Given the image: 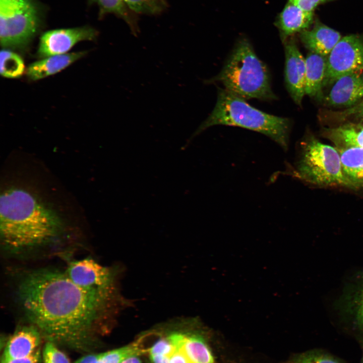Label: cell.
I'll return each mask as SVG.
<instances>
[{
    "label": "cell",
    "instance_id": "15",
    "mask_svg": "<svg viewBox=\"0 0 363 363\" xmlns=\"http://www.w3.org/2000/svg\"><path fill=\"white\" fill-rule=\"evenodd\" d=\"M300 37L305 46L310 52L327 56L341 38L340 33L317 21L310 30L300 32Z\"/></svg>",
    "mask_w": 363,
    "mask_h": 363
},
{
    "label": "cell",
    "instance_id": "28",
    "mask_svg": "<svg viewBox=\"0 0 363 363\" xmlns=\"http://www.w3.org/2000/svg\"><path fill=\"white\" fill-rule=\"evenodd\" d=\"M321 1L323 0H289V3L304 11L313 12L314 8Z\"/></svg>",
    "mask_w": 363,
    "mask_h": 363
},
{
    "label": "cell",
    "instance_id": "2",
    "mask_svg": "<svg viewBox=\"0 0 363 363\" xmlns=\"http://www.w3.org/2000/svg\"><path fill=\"white\" fill-rule=\"evenodd\" d=\"M61 222L56 215L29 192L13 189L0 200V230L4 248L21 253L43 247L59 234Z\"/></svg>",
    "mask_w": 363,
    "mask_h": 363
},
{
    "label": "cell",
    "instance_id": "35",
    "mask_svg": "<svg viewBox=\"0 0 363 363\" xmlns=\"http://www.w3.org/2000/svg\"><path fill=\"white\" fill-rule=\"evenodd\" d=\"M361 363H363V354H362V362Z\"/></svg>",
    "mask_w": 363,
    "mask_h": 363
},
{
    "label": "cell",
    "instance_id": "13",
    "mask_svg": "<svg viewBox=\"0 0 363 363\" xmlns=\"http://www.w3.org/2000/svg\"><path fill=\"white\" fill-rule=\"evenodd\" d=\"M40 340L41 333L34 325L20 328L8 340L2 363L31 355L38 349Z\"/></svg>",
    "mask_w": 363,
    "mask_h": 363
},
{
    "label": "cell",
    "instance_id": "34",
    "mask_svg": "<svg viewBox=\"0 0 363 363\" xmlns=\"http://www.w3.org/2000/svg\"><path fill=\"white\" fill-rule=\"evenodd\" d=\"M139 355H133L124 359L120 363H143Z\"/></svg>",
    "mask_w": 363,
    "mask_h": 363
},
{
    "label": "cell",
    "instance_id": "14",
    "mask_svg": "<svg viewBox=\"0 0 363 363\" xmlns=\"http://www.w3.org/2000/svg\"><path fill=\"white\" fill-rule=\"evenodd\" d=\"M339 307L355 328L363 332V272L357 274L346 286Z\"/></svg>",
    "mask_w": 363,
    "mask_h": 363
},
{
    "label": "cell",
    "instance_id": "26",
    "mask_svg": "<svg viewBox=\"0 0 363 363\" xmlns=\"http://www.w3.org/2000/svg\"><path fill=\"white\" fill-rule=\"evenodd\" d=\"M42 359L43 363H70L67 355L49 341L44 346Z\"/></svg>",
    "mask_w": 363,
    "mask_h": 363
},
{
    "label": "cell",
    "instance_id": "25",
    "mask_svg": "<svg viewBox=\"0 0 363 363\" xmlns=\"http://www.w3.org/2000/svg\"><path fill=\"white\" fill-rule=\"evenodd\" d=\"M291 363H342L333 355L319 349H314L295 355Z\"/></svg>",
    "mask_w": 363,
    "mask_h": 363
},
{
    "label": "cell",
    "instance_id": "9",
    "mask_svg": "<svg viewBox=\"0 0 363 363\" xmlns=\"http://www.w3.org/2000/svg\"><path fill=\"white\" fill-rule=\"evenodd\" d=\"M97 34L95 29L89 26L47 31L40 38L37 55L44 58L67 53L79 42L94 40Z\"/></svg>",
    "mask_w": 363,
    "mask_h": 363
},
{
    "label": "cell",
    "instance_id": "18",
    "mask_svg": "<svg viewBox=\"0 0 363 363\" xmlns=\"http://www.w3.org/2000/svg\"><path fill=\"white\" fill-rule=\"evenodd\" d=\"M323 133L337 148L363 147V123H346L335 127L326 128Z\"/></svg>",
    "mask_w": 363,
    "mask_h": 363
},
{
    "label": "cell",
    "instance_id": "24",
    "mask_svg": "<svg viewBox=\"0 0 363 363\" xmlns=\"http://www.w3.org/2000/svg\"><path fill=\"white\" fill-rule=\"evenodd\" d=\"M143 351L137 345L130 344L100 353L97 363H120L126 358L133 355H140Z\"/></svg>",
    "mask_w": 363,
    "mask_h": 363
},
{
    "label": "cell",
    "instance_id": "10",
    "mask_svg": "<svg viewBox=\"0 0 363 363\" xmlns=\"http://www.w3.org/2000/svg\"><path fill=\"white\" fill-rule=\"evenodd\" d=\"M284 50L286 87L294 102L297 105H301L306 95V59L293 42L286 43Z\"/></svg>",
    "mask_w": 363,
    "mask_h": 363
},
{
    "label": "cell",
    "instance_id": "22",
    "mask_svg": "<svg viewBox=\"0 0 363 363\" xmlns=\"http://www.w3.org/2000/svg\"><path fill=\"white\" fill-rule=\"evenodd\" d=\"M0 57V73L2 76L14 79L22 76L25 65L19 55L8 49H4L1 51Z\"/></svg>",
    "mask_w": 363,
    "mask_h": 363
},
{
    "label": "cell",
    "instance_id": "12",
    "mask_svg": "<svg viewBox=\"0 0 363 363\" xmlns=\"http://www.w3.org/2000/svg\"><path fill=\"white\" fill-rule=\"evenodd\" d=\"M167 338L186 363H214L211 351L201 336L174 332Z\"/></svg>",
    "mask_w": 363,
    "mask_h": 363
},
{
    "label": "cell",
    "instance_id": "32",
    "mask_svg": "<svg viewBox=\"0 0 363 363\" xmlns=\"http://www.w3.org/2000/svg\"><path fill=\"white\" fill-rule=\"evenodd\" d=\"M170 363H186L182 354L175 349L169 356Z\"/></svg>",
    "mask_w": 363,
    "mask_h": 363
},
{
    "label": "cell",
    "instance_id": "17",
    "mask_svg": "<svg viewBox=\"0 0 363 363\" xmlns=\"http://www.w3.org/2000/svg\"><path fill=\"white\" fill-rule=\"evenodd\" d=\"M305 59V94L311 97H321L326 69L327 56L310 51Z\"/></svg>",
    "mask_w": 363,
    "mask_h": 363
},
{
    "label": "cell",
    "instance_id": "16",
    "mask_svg": "<svg viewBox=\"0 0 363 363\" xmlns=\"http://www.w3.org/2000/svg\"><path fill=\"white\" fill-rule=\"evenodd\" d=\"M86 53L85 51H79L44 57L28 67L27 76L31 80L36 81L54 75L82 57Z\"/></svg>",
    "mask_w": 363,
    "mask_h": 363
},
{
    "label": "cell",
    "instance_id": "11",
    "mask_svg": "<svg viewBox=\"0 0 363 363\" xmlns=\"http://www.w3.org/2000/svg\"><path fill=\"white\" fill-rule=\"evenodd\" d=\"M325 97L327 105L351 107L363 99V71L344 75L336 80Z\"/></svg>",
    "mask_w": 363,
    "mask_h": 363
},
{
    "label": "cell",
    "instance_id": "21",
    "mask_svg": "<svg viewBox=\"0 0 363 363\" xmlns=\"http://www.w3.org/2000/svg\"><path fill=\"white\" fill-rule=\"evenodd\" d=\"M90 1L98 6L100 17L107 14H113L126 22L133 35H138L140 29L136 14L128 8L124 0Z\"/></svg>",
    "mask_w": 363,
    "mask_h": 363
},
{
    "label": "cell",
    "instance_id": "30",
    "mask_svg": "<svg viewBox=\"0 0 363 363\" xmlns=\"http://www.w3.org/2000/svg\"><path fill=\"white\" fill-rule=\"evenodd\" d=\"M40 352L38 348L31 355L17 359H12L7 363H40Z\"/></svg>",
    "mask_w": 363,
    "mask_h": 363
},
{
    "label": "cell",
    "instance_id": "29",
    "mask_svg": "<svg viewBox=\"0 0 363 363\" xmlns=\"http://www.w3.org/2000/svg\"><path fill=\"white\" fill-rule=\"evenodd\" d=\"M344 116L354 115L363 123V99L355 105L343 112Z\"/></svg>",
    "mask_w": 363,
    "mask_h": 363
},
{
    "label": "cell",
    "instance_id": "31",
    "mask_svg": "<svg viewBox=\"0 0 363 363\" xmlns=\"http://www.w3.org/2000/svg\"><path fill=\"white\" fill-rule=\"evenodd\" d=\"M100 353L90 354L84 356L75 363H97Z\"/></svg>",
    "mask_w": 363,
    "mask_h": 363
},
{
    "label": "cell",
    "instance_id": "6",
    "mask_svg": "<svg viewBox=\"0 0 363 363\" xmlns=\"http://www.w3.org/2000/svg\"><path fill=\"white\" fill-rule=\"evenodd\" d=\"M40 26L33 0H0V42L4 49H20L35 36Z\"/></svg>",
    "mask_w": 363,
    "mask_h": 363
},
{
    "label": "cell",
    "instance_id": "19",
    "mask_svg": "<svg viewBox=\"0 0 363 363\" xmlns=\"http://www.w3.org/2000/svg\"><path fill=\"white\" fill-rule=\"evenodd\" d=\"M313 12L304 11L289 3L280 15L278 26L284 38L297 32H301L311 24Z\"/></svg>",
    "mask_w": 363,
    "mask_h": 363
},
{
    "label": "cell",
    "instance_id": "8",
    "mask_svg": "<svg viewBox=\"0 0 363 363\" xmlns=\"http://www.w3.org/2000/svg\"><path fill=\"white\" fill-rule=\"evenodd\" d=\"M65 273L70 279L81 287L99 291L114 290L112 271L101 266L92 258L71 262Z\"/></svg>",
    "mask_w": 363,
    "mask_h": 363
},
{
    "label": "cell",
    "instance_id": "4",
    "mask_svg": "<svg viewBox=\"0 0 363 363\" xmlns=\"http://www.w3.org/2000/svg\"><path fill=\"white\" fill-rule=\"evenodd\" d=\"M204 82L220 83L224 89L245 100L277 98L271 89L266 65L245 39L236 44L219 73Z\"/></svg>",
    "mask_w": 363,
    "mask_h": 363
},
{
    "label": "cell",
    "instance_id": "7",
    "mask_svg": "<svg viewBox=\"0 0 363 363\" xmlns=\"http://www.w3.org/2000/svg\"><path fill=\"white\" fill-rule=\"evenodd\" d=\"M363 71V38L351 34L341 38L327 56L323 87L344 75Z\"/></svg>",
    "mask_w": 363,
    "mask_h": 363
},
{
    "label": "cell",
    "instance_id": "1",
    "mask_svg": "<svg viewBox=\"0 0 363 363\" xmlns=\"http://www.w3.org/2000/svg\"><path fill=\"white\" fill-rule=\"evenodd\" d=\"M16 293L27 317L49 341L79 347L89 341L114 291L87 289L65 272L39 269L21 277Z\"/></svg>",
    "mask_w": 363,
    "mask_h": 363
},
{
    "label": "cell",
    "instance_id": "3",
    "mask_svg": "<svg viewBox=\"0 0 363 363\" xmlns=\"http://www.w3.org/2000/svg\"><path fill=\"white\" fill-rule=\"evenodd\" d=\"M215 125L237 126L256 131L272 139L284 151L288 149L289 119L261 111L224 88H218L213 110L192 134L186 145L204 131Z\"/></svg>",
    "mask_w": 363,
    "mask_h": 363
},
{
    "label": "cell",
    "instance_id": "33",
    "mask_svg": "<svg viewBox=\"0 0 363 363\" xmlns=\"http://www.w3.org/2000/svg\"><path fill=\"white\" fill-rule=\"evenodd\" d=\"M152 363H170L168 356L163 355H150Z\"/></svg>",
    "mask_w": 363,
    "mask_h": 363
},
{
    "label": "cell",
    "instance_id": "36",
    "mask_svg": "<svg viewBox=\"0 0 363 363\" xmlns=\"http://www.w3.org/2000/svg\"><path fill=\"white\" fill-rule=\"evenodd\" d=\"M323 1H324V0H323Z\"/></svg>",
    "mask_w": 363,
    "mask_h": 363
},
{
    "label": "cell",
    "instance_id": "27",
    "mask_svg": "<svg viewBox=\"0 0 363 363\" xmlns=\"http://www.w3.org/2000/svg\"><path fill=\"white\" fill-rule=\"evenodd\" d=\"M174 347L168 338L157 341L149 349V355H163L169 356Z\"/></svg>",
    "mask_w": 363,
    "mask_h": 363
},
{
    "label": "cell",
    "instance_id": "5",
    "mask_svg": "<svg viewBox=\"0 0 363 363\" xmlns=\"http://www.w3.org/2000/svg\"><path fill=\"white\" fill-rule=\"evenodd\" d=\"M296 176L311 184L354 188L345 175L336 147L310 137L302 144Z\"/></svg>",
    "mask_w": 363,
    "mask_h": 363
},
{
    "label": "cell",
    "instance_id": "23",
    "mask_svg": "<svg viewBox=\"0 0 363 363\" xmlns=\"http://www.w3.org/2000/svg\"><path fill=\"white\" fill-rule=\"evenodd\" d=\"M128 8L135 14L158 15L167 7V0H124Z\"/></svg>",
    "mask_w": 363,
    "mask_h": 363
},
{
    "label": "cell",
    "instance_id": "20",
    "mask_svg": "<svg viewBox=\"0 0 363 363\" xmlns=\"http://www.w3.org/2000/svg\"><path fill=\"white\" fill-rule=\"evenodd\" d=\"M337 148V147H336ZM343 172L354 188L363 186V147L337 148Z\"/></svg>",
    "mask_w": 363,
    "mask_h": 363
}]
</instances>
